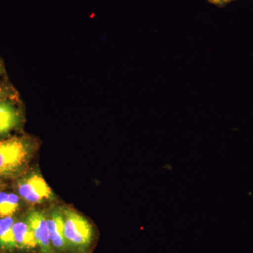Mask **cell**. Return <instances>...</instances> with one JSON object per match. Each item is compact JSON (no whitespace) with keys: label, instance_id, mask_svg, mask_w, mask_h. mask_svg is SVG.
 Returning a JSON list of instances; mask_svg holds the SVG:
<instances>
[{"label":"cell","instance_id":"obj_3","mask_svg":"<svg viewBox=\"0 0 253 253\" xmlns=\"http://www.w3.org/2000/svg\"><path fill=\"white\" fill-rule=\"evenodd\" d=\"M18 192L23 199L31 204H41L53 198V193L45 180L35 173L18 181Z\"/></svg>","mask_w":253,"mask_h":253},{"label":"cell","instance_id":"obj_8","mask_svg":"<svg viewBox=\"0 0 253 253\" xmlns=\"http://www.w3.org/2000/svg\"><path fill=\"white\" fill-rule=\"evenodd\" d=\"M14 222L11 216L0 219V250L4 252L11 253L16 250L12 229Z\"/></svg>","mask_w":253,"mask_h":253},{"label":"cell","instance_id":"obj_9","mask_svg":"<svg viewBox=\"0 0 253 253\" xmlns=\"http://www.w3.org/2000/svg\"><path fill=\"white\" fill-rule=\"evenodd\" d=\"M19 206V198L17 195L0 191V217L12 216Z\"/></svg>","mask_w":253,"mask_h":253},{"label":"cell","instance_id":"obj_4","mask_svg":"<svg viewBox=\"0 0 253 253\" xmlns=\"http://www.w3.org/2000/svg\"><path fill=\"white\" fill-rule=\"evenodd\" d=\"M26 221L36 237L39 253H56L50 241L45 214L40 211H33L28 214Z\"/></svg>","mask_w":253,"mask_h":253},{"label":"cell","instance_id":"obj_5","mask_svg":"<svg viewBox=\"0 0 253 253\" xmlns=\"http://www.w3.org/2000/svg\"><path fill=\"white\" fill-rule=\"evenodd\" d=\"M51 246L56 253H71L64 237V224L61 211H53L46 217Z\"/></svg>","mask_w":253,"mask_h":253},{"label":"cell","instance_id":"obj_11","mask_svg":"<svg viewBox=\"0 0 253 253\" xmlns=\"http://www.w3.org/2000/svg\"><path fill=\"white\" fill-rule=\"evenodd\" d=\"M6 96H7V95H6V90H5L4 88L0 86V99H1V98L6 97Z\"/></svg>","mask_w":253,"mask_h":253},{"label":"cell","instance_id":"obj_13","mask_svg":"<svg viewBox=\"0 0 253 253\" xmlns=\"http://www.w3.org/2000/svg\"><path fill=\"white\" fill-rule=\"evenodd\" d=\"M1 68H2V66H1V61H0V73H1Z\"/></svg>","mask_w":253,"mask_h":253},{"label":"cell","instance_id":"obj_2","mask_svg":"<svg viewBox=\"0 0 253 253\" xmlns=\"http://www.w3.org/2000/svg\"><path fill=\"white\" fill-rule=\"evenodd\" d=\"M64 237L71 253H89L94 244V228L85 218L72 210H63Z\"/></svg>","mask_w":253,"mask_h":253},{"label":"cell","instance_id":"obj_6","mask_svg":"<svg viewBox=\"0 0 253 253\" xmlns=\"http://www.w3.org/2000/svg\"><path fill=\"white\" fill-rule=\"evenodd\" d=\"M20 121L21 114L12 101L7 96L0 99V135L13 130Z\"/></svg>","mask_w":253,"mask_h":253},{"label":"cell","instance_id":"obj_10","mask_svg":"<svg viewBox=\"0 0 253 253\" xmlns=\"http://www.w3.org/2000/svg\"><path fill=\"white\" fill-rule=\"evenodd\" d=\"M211 4L216 5V6H222L227 4L228 3L234 1V0H208Z\"/></svg>","mask_w":253,"mask_h":253},{"label":"cell","instance_id":"obj_7","mask_svg":"<svg viewBox=\"0 0 253 253\" xmlns=\"http://www.w3.org/2000/svg\"><path fill=\"white\" fill-rule=\"evenodd\" d=\"M12 229L16 249L28 252L38 249L39 252L36 237L27 221H15Z\"/></svg>","mask_w":253,"mask_h":253},{"label":"cell","instance_id":"obj_1","mask_svg":"<svg viewBox=\"0 0 253 253\" xmlns=\"http://www.w3.org/2000/svg\"><path fill=\"white\" fill-rule=\"evenodd\" d=\"M34 146L24 137L0 139V177L12 178L22 172L33 153Z\"/></svg>","mask_w":253,"mask_h":253},{"label":"cell","instance_id":"obj_12","mask_svg":"<svg viewBox=\"0 0 253 253\" xmlns=\"http://www.w3.org/2000/svg\"><path fill=\"white\" fill-rule=\"evenodd\" d=\"M4 184H2V183L0 182V191L2 190L3 188H4Z\"/></svg>","mask_w":253,"mask_h":253}]
</instances>
